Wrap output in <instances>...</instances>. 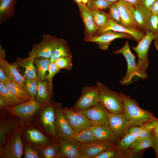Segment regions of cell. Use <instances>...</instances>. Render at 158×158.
Returning <instances> with one entry per match:
<instances>
[{
	"label": "cell",
	"mask_w": 158,
	"mask_h": 158,
	"mask_svg": "<svg viewBox=\"0 0 158 158\" xmlns=\"http://www.w3.org/2000/svg\"><path fill=\"white\" fill-rule=\"evenodd\" d=\"M124 108V114L131 127L139 126L157 118L154 114L140 107L138 102L130 96L120 93Z\"/></svg>",
	"instance_id": "1"
},
{
	"label": "cell",
	"mask_w": 158,
	"mask_h": 158,
	"mask_svg": "<svg viewBox=\"0 0 158 158\" xmlns=\"http://www.w3.org/2000/svg\"><path fill=\"white\" fill-rule=\"evenodd\" d=\"M55 103L51 101L44 104L40 114V121L46 131L55 138L57 137L55 126Z\"/></svg>",
	"instance_id": "14"
},
{
	"label": "cell",
	"mask_w": 158,
	"mask_h": 158,
	"mask_svg": "<svg viewBox=\"0 0 158 158\" xmlns=\"http://www.w3.org/2000/svg\"><path fill=\"white\" fill-rule=\"evenodd\" d=\"M70 138L80 144L97 140L94 135L91 127L75 133Z\"/></svg>",
	"instance_id": "31"
},
{
	"label": "cell",
	"mask_w": 158,
	"mask_h": 158,
	"mask_svg": "<svg viewBox=\"0 0 158 158\" xmlns=\"http://www.w3.org/2000/svg\"><path fill=\"white\" fill-rule=\"evenodd\" d=\"M99 102L108 112L124 114V108L121 93L112 91L98 81Z\"/></svg>",
	"instance_id": "3"
},
{
	"label": "cell",
	"mask_w": 158,
	"mask_h": 158,
	"mask_svg": "<svg viewBox=\"0 0 158 158\" xmlns=\"http://www.w3.org/2000/svg\"><path fill=\"white\" fill-rule=\"evenodd\" d=\"M40 158H57L61 157V150L59 144L52 142L44 145L39 149Z\"/></svg>",
	"instance_id": "28"
},
{
	"label": "cell",
	"mask_w": 158,
	"mask_h": 158,
	"mask_svg": "<svg viewBox=\"0 0 158 158\" xmlns=\"http://www.w3.org/2000/svg\"><path fill=\"white\" fill-rule=\"evenodd\" d=\"M45 104L38 103L35 100L31 99L4 109L19 118H28L33 116Z\"/></svg>",
	"instance_id": "8"
},
{
	"label": "cell",
	"mask_w": 158,
	"mask_h": 158,
	"mask_svg": "<svg viewBox=\"0 0 158 158\" xmlns=\"http://www.w3.org/2000/svg\"><path fill=\"white\" fill-rule=\"evenodd\" d=\"M63 111L70 126L75 133L93 125L81 110L74 108L66 107L63 108Z\"/></svg>",
	"instance_id": "4"
},
{
	"label": "cell",
	"mask_w": 158,
	"mask_h": 158,
	"mask_svg": "<svg viewBox=\"0 0 158 158\" xmlns=\"http://www.w3.org/2000/svg\"><path fill=\"white\" fill-rule=\"evenodd\" d=\"M82 111L93 124L108 125V112L100 102Z\"/></svg>",
	"instance_id": "17"
},
{
	"label": "cell",
	"mask_w": 158,
	"mask_h": 158,
	"mask_svg": "<svg viewBox=\"0 0 158 158\" xmlns=\"http://www.w3.org/2000/svg\"><path fill=\"white\" fill-rule=\"evenodd\" d=\"M39 81L32 79L25 78L24 81V88L31 99L35 100L37 93Z\"/></svg>",
	"instance_id": "38"
},
{
	"label": "cell",
	"mask_w": 158,
	"mask_h": 158,
	"mask_svg": "<svg viewBox=\"0 0 158 158\" xmlns=\"http://www.w3.org/2000/svg\"><path fill=\"white\" fill-rule=\"evenodd\" d=\"M135 7L142 5L141 0H123Z\"/></svg>",
	"instance_id": "49"
},
{
	"label": "cell",
	"mask_w": 158,
	"mask_h": 158,
	"mask_svg": "<svg viewBox=\"0 0 158 158\" xmlns=\"http://www.w3.org/2000/svg\"><path fill=\"white\" fill-rule=\"evenodd\" d=\"M116 145L111 142L99 140L81 144L79 149L80 158H94Z\"/></svg>",
	"instance_id": "12"
},
{
	"label": "cell",
	"mask_w": 158,
	"mask_h": 158,
	"mask_svg": "<svg viewBox=\"0 0 158 158\" xmlns=\"http://www.w3.org/2000/svg\"><path fill=\"white\" fill-rule=\"evenodd\" d=\"M16 0L0 1V24L5 23L14 15Z\"/></svg>",
	"instance_id": "26"
},
{
	"label": "cell",
	"mask_w": 158,
	"mask_h": 158,
	"mask_svg": "<svg viewBox=\"0 0 158 158\" xmlns=\"http://www.w3.org/2000/svg\"><path fill=\"white\" fill-rule=\"evenodd\" d=\"M108 125L119 141L127 133L130 127L129 121L123 114L108 112Z\"/></svg>",
	"instance_id": "9"
},
{
	"label": "cell",
	"mask_w": 158,
	"mask_h": 158,
	"mask_svg": "<svg viewBox=\"0 0 158 158\" xmlns=\"http://www.w3.org/2000/svg\"><path fill=\"white\" fill-rule=\"evenodd\" d=\"M108 13L110 18L114 22L122 25L120 16L115 3H113L109 7Z\"/></svg>",
	"instance_id": "42"
},
{
	"label": "cell",
	"mask_w": 158,
	"mask_h": 158,
	"mask_svg": "<svg viewBox=\"0 0 158 158\" xmlns=\"http://www.w3.org/2000/svg\"><path fill=\"white\" fill-rule=\"evenodd\" d=\"M113 3L105 0H89L86 6L91 11L98 10L104 11L108 9Z\"/></svg>",
	"instance_id": "39"
},
{
	"label": "cell",
	"mask_w": 158,
	"mask_h": 158,
	"mask_svg": "<svg viewBox=\"0 0 158 158\" xmlns=\"http://www.w3.org/2000/svg\"><path fill=\"white\" fill-rule=\"evenodd\" d=\"M99 102V90L97 85L86 86L82 89L81 96L73 108L82 111Z\"/></svg>",
	"instance_id": "7"
},
{
	"label": "cell",
	"mask_w": 158,
	"mask_h": 158,
	"mask_svg": "<svg viewBox=\"0 0 158 158\" xmlns=\"http://www.w3.org/2000/svg\"><path fill=\"white\" fill-rule=\"evenodd\" d=\"M91 12L95 22L99 28L106 25L110 18L108 13L100 10L91 11Z\"/></svg>",
	"instance_id": "36"
},
{
	"label": "cell",
	"mask_w": 158,
	"mask_h": 158,
	"mask_svg": "<svg viewBox=\"0 0 158 158\" xmlns=\"http://www.w3.org/2000/svg\"><path fill=\"white\" fill-rule=\"evenodd\" d=\"M5 50L0 45V67H1L7 75L9 80H13L19 83L24 87L25 78L21 75L17 68L11 63H9L6 58Z\"/></svg>",
	"instance_id": "19"
},
{
	"label": "cell",
	"mask_w": 158,
	"mask_h": 158,
	"mask_svg": "<svg viewBox=\"0 0 158 158\" xmlns=\"http://www.w3.org/2000/svg\"><path fill=\"white\" fill-rule=\"evenodd\" d=\"M62 104L55 103V126L57 137L68 140L75 133L70 126L65 117Z\"/></svg>",
	"instance_id": "5"
},
{
	"label": "cell",
	"mask_w": 158,
	"mask_h": 158,
	"mask_svg": "<svg viewBox=\"0 0 158 158\" xmlns=\"http://www.w3.org/2000/svg\"><path fill=\"white\" fill-rule=\"evenodd\" d=\"M153 148L155 152L156 157L158 158V138L155 136L152 133V135Z\"/></svg>",
	"instance_id": "45"
},
{
	"label": "cell",
	"mask_w": 158,
	"mask_h": 158,
	"mask_svg": "<svg viewBox=\"0 0 158 158\" xmlns=\"http://www.w3.org/2000/svg\"><path fill=\"white\" fill-rule=\"evenodd\" d=\"M82 0H73L74 2L77 4L82 3Z\"/></svg>",
	"instance_id": "53"
},
{
	"label": "cell",
	"mask_w": 158,
	"mask_h": 158,
	"mask_svg": "<svg viewBox=\"0 0 158 158\" xmlns=\"http://www.w3.org/2000/svg\"><path fill=\"white\" fill-rule=\"evenodd\" d=\"M15 123L11 121L1 122L0 126V148L4 146L8 140V137L14 126Z\"/></svg>",
	"instance_id": "32"
},
{
	"label": "cell",
	"mask_w": 158,
	"mask_h": 158,
	"mask_svg": "<svg viewBox=\"0 0 158 158\" xmlns=\"http://www.w3.org/2000/svg\"><path fill=\"white\" fill-rule=\"evenodd\" d=\"M0 96L5 98L11 107L26 101L16 97L9 91L4 84L1 82Z\"/></svg>",
	"instance_id": "35"
},
{
	"label": "cell",
	"mask_w": 158,
	"mask_h": 158,
	"mask_svg": "<svg viewBox=\"0 0 158 158\" xmlns=\"http://www.w3.org/2000/svg\"><path fill=\"white\" fill-rule=\"evenodd\" d=\"M127 38L134 40L130 35L123 32L114 31L111 30H106L100 35L84 40L85 42L95 43L102 50H107L111 43L117 38Z\"/></svg>",
	"instance_id": "13"
},
{
	"label": "cell",
	"mask_w": 158,
	"mask_h": 158,
	"mask_svg": "<svg viewBox=\"0 0 158 158\" xmlns=\"http://www.w3.org/2000/svg\"><path fill=\"white\" fill-rule=\"evenodd\" d=\"M26 134L28 139L39 147V149L45 145L53 142L40 131L35 128L28 130Z\"/></svg>",
	"instance_id": "29"
},
{
	"label": "cell",
	"mask_w": 158,
	"mask_h": 158,
	"mask_svg": "<svg viewBox=\"0 0 158 158\" xmlns=\"http://www.w3.org/2000/svg\"><path fill=\"white\" fill-rule=\"evenodd\" d=\"M138 136L133 133L128 132L117 144V147L125 154L126 157L131 145Z\"/></svg>",
	"instance_id": "33"
},
{
	"label": "cell",
	"mask_w": 158,
	"mask_h": 158,
	"mask_svg": "<svg viewBox=\"0 0 158 158\" xmlns=\"http://www.w3.org/2000/svg\"><path fill=\"white\" fill-rule=\"evenodd\" d=\"M115 3L122 25L128 28L138 29L135 17V7L123 0H118Z\"/></svg>",
	"instance_id": "16"
},
{
	"label": "cell",
	"mask_w": 158,
	"mask_h": 158,
	"mask_svg": "<svg viewBox=\"0 0 158 158\" xmlns=\"http://www.w3.org/2000/svg\"><path fill=\"white\" fill-rule=\"evenodd\" d=\"M12 107L8 101L4 97L0 96V107L1 108L5 109Z\"/></svg>",
	"instance_id": "47"
},
{
	"label": "cell",
	"mask_w": 158,
	"mask_h": 158,
	"mask_svg": "<svg viewBox=\"0 0 158 158\" xmlns=\"http://www.w3.org/2000/svg\"><path fill=\"white\" fill-rule=\"evenodd\" d=\"M151 13L149 9L142 5L135 7V17L137 28L145 34L150 31L149 21Z\"/></svg>",
	"instance_id": "21"
},
{
	"label": "cell",
	"mask_w": 158,
	"mask_h": 158,
	"mask_svg": "<svg viewBox=\"0 0 158 158\" xmlns=\"http://www.w3.org/2000/svg\"><path fill=\"white\" fill-rule=\"evenodd\" d=\"M57 38L49 34H44L39 43L33 44L32 48L29 55L34 54L36 58L42 57L50 59Z\"/></svg>",
	"instance_id": "11"
},
{
	"label": "cell",
	"mask_w": 158,
	"mask_h": 158,
	"mask_svg": "<svg viewBox=\"0 0 158 158\" xmlns=\"http://www.w3.org/2000/svg\"><path fill=\"white\" fill-rule=\"evenodd\" d=\"M8 80L6 74L1 68L0 67V82L5 84Z\"/></svg>",
	"instance_id": "46"
},
{
	"label": "cell",
	"mask_w": 158,
	"mask_h": 158,
	"mask_svg": "<svg viewBox=\"0 0 158 158\" xmlns=\"http://www.w3.org/2000/svg\"><path fill=\"white\" fill-rule=\"evenodd\" d=\"M24 158H39V152L29 146H27L25 148Z\"/></svg>",
	"instance_id": "44"
},
{
	"label": "cell",
	"mask_w": 158,
	"mask_h": 158,
	"mask_svg": "<svg viewBox=\"0 0 158 158\" xmlns=\"http://www.w3.org/2000/svg\"><path fill=\"white\" fill-rule=\"evenodd\" d=\"M53 94V88L49 86L47 80L39 81L35 100L40 104L48 103L51 101Z\"/></svg>",
	"instance_id": "24"
},
{
	"label": "cell",
	"mask_w": 158,
	"mask_h": 158,
	"mask_svg": "<svg viewBox=\"0 0 158 158\" xmlns=\"http://www.w3.org/2000/svg\"><path fill=\"white\" fill-rule=\"evenodd\" d=\"M152 134L151 136L146 138L129 150L127 153V157H132L144 149L152 147Z\"/></svg>",
	"instance_id": "34"
},
{
	"label": "cell",
	"mask_w": 158,
	"mask_h": 158,
	"mask_svg": "<svg viewBox=\"0 0 158 158\" xmlns=\"http://www.w3.org/2000/svg\"><path fill=\"white\" fill-rule=\"evenodd\" d=\"M91 128L97 140L109 142L116 145L119 141L108 125L93 124Z\"/></svg>",
	"instance_id": "23"
},
{
	"label": "cell",
	"mask_w": 158,
	"mask_h": 158,
	"mask_svg": "<svg viewBox=\"0 0 158 158\" xmlns=\"http://www.w3.org/2000/svg\"><path fill=\"white\" fill-rule=\"evenodd\" d=\"M105 0L112 2V3H114L116 2L118 0Z\"/></svg>",
	"instance_id": "55"
},
{
	"label": "cell",
	"mask_w": 158,
	"mask_h": 158,
	"mask_svg": "<svg viewBox=\"0 0 158 158\" xmlns=\"http://www.w3.org/2000/svg\"><path fill=\"white\" fill-rule=\"evenodd\" d=\"M125 157H126L124 154L116 145L104 151L94 158H115Z\"/></svg>",
	"instance_id": "37"
},
{
	"label": "cell",
	"mask_w": 158,
	"mask_h": 158,
	"mask_svg": "<svg viewBox=\"0 0 158 158\" xmlns=\"http://www.w3.org/2000/svg\"><path fill=\"white\" fill-rule=\"evenodd\" d=\"M63 56L72 58L66 41L63 38H57L50 60L54 62L57 59Z\"/></svg>",
	"instance_id": "25"
},
{
	"label": "cell",
	"mask_w": 158,
	"mask_h": 158,
	"mask_svg": "<svg viewBox=\"0 0 158 158\" xmlns=\"http://www.w3.org/2000/svg\"><path fill=\"white\" fill-rule=\"evenodd\" d=\"M1 0H0V1H1Z\"/></svg>",
	"instance_id": "56"
},
{
	"label": "cell",
	"mask_w": 158,
	"mask_h": 158,
	"mask_svg": "<svg viewBox=\"0 0 158 158\" xmlns=\"http://www.w3.org/2000/svg\"><path fill=\"white\" fill-rule=\"evenodd\" d=\"M59 138L58 144L61 150V157L80 158V143L71 138L64 140Z\"/></svg>",
	"instance_id": "20"
},
{
	"label": "cell",
	"mask_w": 158,
	"mask_h": 158,
	"mask_svg": "<svg viewBox=\"0 0 158 158\" xmlns=\"http://www.w3.org/2000/svg\"><path fill=\"white\" fill-rule=\"evenodd\" d=\"M35 58L34 54L30 55L25 58L18 57L11 63L17 68L20 66L25 68L23 75L25 78L34 79L39 81L36 76V69L34 63V60Z\"/></svg>",
	"instance_id": "22"
},
{
	"label": "cell",
	"mask_w": 158,
	"mask_h": 158,
	"mask_svg": "<svg viewBox=\"0 0 158 158\" xmlns=\"http://www.w3.org/2000/svg\"><path fill=\"white\" fill-rule=\"evenodd\" d=\"M72 58L68 56L62 57L56 59L54 63L59 70L63 69L70 71L73 66Z\"/></svg>",
	"instance_id": "40"
},
{
	"label": "cell",
	"mask_w": 158,
	"mask_h": 158,
	"mask_svg": "<svg viewBox=\"0 0 158 158\" xmlns=\"http://www.w3.org/2000/svg\"><path fill=\"white\" fill-rule=\"evenodd\" d=\"M154 43L157 50L158 51V36L154 40Z\"/></svg>",
	"instance_id": "52"
},
{
	"label": "cell",
	"mask_w": 158,
	"mask_h": 158,
	"mask_svg": "<svg viewBox=\"0 0 158 158\" xmlns=\"http://www.w3.org/2000/svg\"><path fill=\"white\" fill-rule=\"evenodd\" d=\"M89 0H82V3L86 5L87 3L88 2Z\"/></svg>",
	"instance_id": "54"
},
{
	"label": "cell",
	"mask_w": 158,
	"mask_h": 158,
	"mask_svg": "<svg viewBox=\"0 0 158 158\" xmlns=\"http://www.w3.org/2000/svg\"><path fill=\"white\" fill-rule=\"evenodd\" d=\"M149 8L151 13L158 16V0L153 3Z\"/></svg>",
	"instance_id": "48"
},
{
	"label": "cell",
	"mask_w": 158,
	"mask_h": 158,
	"mask_svg": "<svg viewBox=\"0 0 158 158\" xmlns=\"http://www.w3.org/2000/svg\"><path fill=\"white\" fill-rule=\"evenodd\" d=\"M50 62L49 59L45 58L36 57L34 59V63L36 69V76L39 81L46 80Z\"/></svg>",
	"instance_id": "30"
},
{
	"label": "cell",
	"mask_w": 158,
	"mask_h": 158,
	"mask_svg": "<svg viewBox=\"0 0 158 158\" xmlns=\"http://www.w3.org/2000/svg\"><path fill=\"white\" fill-rule=\"evenodd\" d=\"M114 54H122L125 57L127 62V68L126 73L120 80L122 85H127L136 79H148L147 74L137 65L135 62L136 56L131 51L129 41H126L124 45L120 49L113 51Z\"/></svg>",
	"instance_id": "2"
},
{
	"label": "cell",
	"mask_w": 158,
	"mask_h": 158,
	"mask_svg": "<svg viewBox=\"0 0 158 158\" xmlns=\"http://www.w3.org/2000/svg\"><path fill=\"white\" fill-rule=\"evenodd\" d=\"M157 0H141L142 5L149 8Z\"/></svg>",
	"instance_id": "50"
},
{
	"label": "cell",
	"mask_w": 158,
	"mask_h": 158,
	"mask_svg": "<svg viewBox=\"0 0 158 158\" xmlns=\"http://www.w3.org/2000/svg\"><path fill=\"white\" fill-rule=\"evenodd\" d=\"M4 84L9 91L16 97L26 101L31 99L24 87L19 83L13 80H8Z\"/></svg>",
	"instance_id": "27"
},
{
	"label": "cell",
	"mask_w": 158,
	"mask_h": 158,
	"mask_svg": "<svg viewBox=\"0 0 158 158\" xmlns=\"http://www.w3.org/2000/svg\"><path fill=\"white\" fill-rule=\"evenodd\" d=\"M153 134L158 138V124L153 129Z\"/></svg>",
	"instance_id": "51"
},
{
	"label": "cell",
	"mask_w": 158,
	"mask_h": 158,
	"mask_svg": "<svg viewBox=\"0 0 158 158\" xmlns=\"http://www.w3.org/2000/svg\"><path fill=\"white\" fill-rule=\"evenodd\" d=\"M154 36L150 31L147 32L136 47H130L136 53L137 56L136 63L143 70L146 71L149 65L148 51Z\"/></svg>",
	"instance_id": "6"
},
{
	"label": "cell",
	"mask_w": 158,
	"mask_h": 158,
	"mask_svg": "<svg viewBox=\"0 0 158 158\" xmlns=\"http://www.w3.org/2000/svg\"><path fill=\"white\" fill-rule=\"evenodd\" d=\"M108 30L129 34L133 37L134 40L138 43L145 35L138 29L128 28L116 23L109 18L106 25L104 27L99 28L97 36Z\"/></svg>",
	"instance_id": "18"
},
{
	"label": "cell",
	"mask_w": 158,
	"mask_h": 158,
	"mask_svg": "<svg viewBox=\"0 0 158 158\" xmlns=\"http://www.w3.org/2000/svg\"><path fill=\"white\" fill-rule=\"evenodd\" d=\"M150 31L153 33L154 40L158 36V16L151 13L149 21Z\"/></svg>",
	"instance_id": "41"
},
{
	"label": "cell",
	"mask_w": 158,
	"mask_h": 158,
	"mask_svg": "<svg viewBox=\"0 0 158 158\" xmlns=\"http://www.w3.org/2000/svg\"><path fill=\"white\" fill-rule=\"evenodd\" d=\"M0 148L1 158H20L23 153V145L19 133L14 134Z\"/></svg>",
	"instance_id": "10"
},
{
	"label": "cell",
	"mask_w": 158,
	"mask_h": 158,
	"mask_svg": "<svg viewBox=\"0 0 158 158\" xmlns=\"http://www.w3.org/2000/svg\"><path fill=\"white\" fill-rule=\"evenodd\" d=\"M60 70L56 65L54 62H50L48 68V74L46 80L48 81L49 86L53 88V79L56 74L60 72Z\"/></svg>",
	"instance_id": "43"
},
{
	"label": "cell",
	"mask_w": 158,
	"mask_h": 158,
	"mask_svg": "<svg viewBox=\"0 0 158 158\" xmlns=\"http://www.w3.org/2000/svg\"><path fill=\"white\" fill-rule=\"evenodd\" d=\"M77 4L85 27L84 40L97 36L99 28L95 22L91 11L82 3Z\"/></svg>",
	"instance_id": "15"
}]
</instances>
